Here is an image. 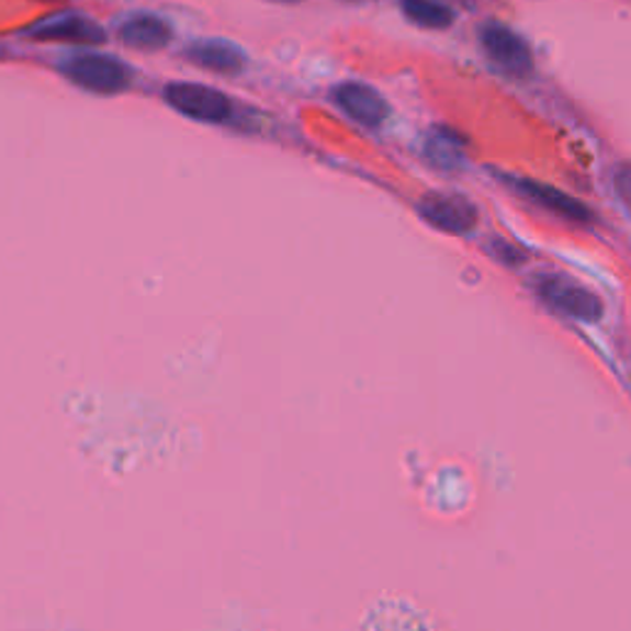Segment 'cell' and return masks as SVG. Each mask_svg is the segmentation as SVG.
Segmentation results:
<instances>
[{
    "label": "cell",
    "mask_w": 631,
    "mask_h": 631,
    "mask_svg": "<svg viewBox=\"0 0 631 631\" xmlns=\"http://www.w3.org/2000/svg\"><path fill=\"white\" fill-rule=\"evenodd\" d=\"M274 3H296V0H274Z\"/></svg>",
    "instance_id": "5bb4252c"
},
{
    "label": "cell",
    "mask_w": 631,
    "mask_h": 631,
    "mask_svg": "<svg viewBox=\"0 0 631 631\" xmlns=\"http://www.w3.org/2000/svg\"><path fill=\"white\" fill-rule=\"evenodd\" d=\"M164 97L178 114L195 119V122L219 124L229 116V99L213 87L198 82H173L166 87Z\"/></svg>",
    "instance_id": "7a4b0ae2"
},
{
    "label": "cell",
    "mask_w": 631,
    "mask_h": 631,
    "mask_svg": "<svg viewBox=\"0 0 631 631\" xmlns=\"http://www.w3.org/2000/svg\"><path fill=\"white\" fill-rule=\"evenodd\" d=\"M334 99L343 112L363 126H380L390 114V106L373 87L360 82L338 84Z\"/></svg>",
    "instance_id": "8992f818"
},
{
    "label": "cell",
    "mask_w": 631,
    "mask_h": 631,
    "mask_svg": "<svg viewBox=\"0 0 631 631\" xmlns=\"http://www.w3.org/2000/svg\"><path fill=\"white\" fill-rule=\"evenodd\" d=\"M403 10L413 23L432 30L449 27L454 20L452 10L444 8L442 3H437V0H403Z\"/></svg>",
    "instance_id": "8fae6325"
},
{
    "label": "cell",
    "mask_w": 631,
    "mask_h": 631,
    "mask_svg": "<svg viewBox=\"0 0 631 631\" xmlns=\"http://www.w3.org/2000/svg\"><path fill=\"white\" fill-rule=\"evenodd\" d=\"M514 185L518 193H523L526 198L533 200V203L543 205L545 210H550V213H555L560 217L573 219V223H589V219H593L589 210L573 195H565L563 190L536 183V180H516Z\"/></svg>",
    "instance_id": "9c48e42d"
},
{
    "label": "cell",
    "mask_w": 631,
    "mask_h": 631,
    "mask_svg": "<svg viewBox=\"0 0 631 631\" xmlns=\"http://www.w3.org/2000/svg\"><path fill=\"white\" fill-rule=\"evenodd\" d=\"M195 65L210 69L217 75H237L243 72L247 57L243 49L227 40H198L185 53Z\"/></svg>",
    "instance_id": "ba28073f"
},
{
    "label": "cell",
    "mask_w": 631,
    "mask_h": 631,
    "mask_svg": "<svg viewBox=\"0 0 631 631\" xmlns=\"http://www.w3.org/2000/svg\"><path fill=\"white\" fill-rule=\"evenodd\" d=\"M119 37L122 43L136 49H160L170 43V25L166 20H160L158 15H148V13H138L124 20L122 27H119Z\"/></svg>",
    "instance_id": "30bf717a"
},
{
    "label": "cell",
    "mask_w": 631,
    "mask_h": 631,
    "mask_svg": "<svg viewBox=\"0 0 631 631\" xmlns=\"http://www.w3.org/2000/svg\"><path fill=\"white\" fill-rule=\"evenodd\" d=\"M427 158L439 168H457L462 164V148L457 146L454 136L447 132H439L427 142Z\"/></svg>",
    "instance_id": "7c38bea8"
},
{
    "label": "cell",
    "mask_w": 631,
    "mask_h": 631,
    "mask_svg": "<svg viewBox=\"0 0 631 631\" xmlns=\"http://www.w3.org/2000/svg\"><path fill=\"white\" fill-rule=\"evenodd\" d=\"M536 289L550 306H555L557 312L567 316L579 320H597L602 316V302L593 292H587L585 286L570 282L565 277H538Z\"/></svg>",
    "instance_id": "3957f363"
},
{
    "label": "cell",
    "mask_w": 631,
    "mask_h": 631,
    "mask_svg": "<svg viewBox=\"0 0 631 631\" xmlns=\"http://www.w3.org/2000/svg\"><path fill=\"white\" fill-rule=\"evenodd\" d=\"M33 37L37 40H63V43L75 45H102L106 40V33L102 25L94 23L92 18L67 13L53 20H45L33 27Z\"/></svg>",
    "instance_id": "52a82bcc"
},
{
    "label": "cell",
    "mask_w": 631,
    "mask_h": 631,
    "mask_svg": "<svg viewBox=\"0 0 631 631\" xmlns=\"http://www.w3.org/2000/svg\"><path fill=\"white\" fill-rule=\"evenodd\" d=\"M481 43L488 57L504 69L508 75L526 77L533 72V55H530V47L526 45L523 37H518L514 30H508L504 25H486L481 30Z\"/></svg>",
    "instance_id": "277c9868"
},
{
    "label": "cell",
    "mask_w": 631,
    "mask_h": 631,
    "mask_svg": "<svg viewBox=\"0 0 631 631\" xmlns=\"http://www.w3.org/2000/svg\"><path fill=\"white\" fill-rule=\"evenodd\" d=\"M419 215L429 225L452 235H466L476 225V207L459 195H427L419 203Z\"/></svg>",
    "instance_id": "5b68a950"
},
{
    "label": "cell",
    "mask_w": 631,
    "mask_h": 631,
    "mask_svg": "<svg viewBox=\"0 0 631 631\" xmlns=\"http://www.w3.org/2000/svg\"><path fill=\"white\" fill-rule=\"evenodd\" d=\"M59 72L97 94H122L132 84V67L102 53H77L59 63Z\"/></svg>",
    "instance_id": "6da1fadb"
},
{
    "label": "cell",
    "mask_w": 631,
    "mask_h": 631,
    "mask_svg": "<svg viewBox=\"0 0 631 631\" xmlns=\"http://www.w3.org/2000/svg\"><path fill=\"white\" fill-rule=\"evenodd\" d=\"M615 183H617V193L622 195L627 203L631 205V166H622V168L617 170Z\"/></svg>",
    "instance_id": "4fadbf2b"
}]
</instances>
